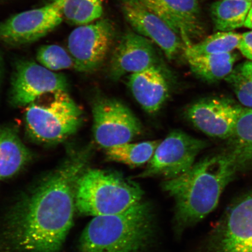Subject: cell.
Returning <instances> with one entry per match:
<instances>
[{"instance_id": "obj_17", "label": "cell", "mask_w": 252, "mask_h": 252, "mask_svg": "<svg viewBox=\"0 0 252 252\" xmlns=\"http://www.w3.org/2000/svg\"><path fill=\"white\" fill-rule=\"evenodd\" d=\"M32 154L14 128L0 126V179L12 177L30 162Z\"/></svg>"}, {"instance_id": "obj_27", "label": "cell", "mask_w": 252, "mask_h": 252, "mask_svg": "<svg viewBox=\"0 0 252 252\" xmlns=\"http://www.w3.org/2000/svg\"><path fill=\"white\" fill-rule=\"evenodd\" d=\"M244 27L250 28L252 30V7L248 15L247 20L245 21Z\"/></svg>"}, {"instance_id": "obj_21", "label": "cell", "mask_w": 252, "mask_h": 252, "mask_svg": "<svg viewBox=\"0 0 252 252\" xmlns=\"http://www.w3.org/2000/svg\"><path fill=\"white\" fill-rule=\"evenodd\" d=\"M231 140L232 151L239 166L252 163V109L244 108L238 119Z\"/></svg>"}, {"instance_id": "obj_11", "label": "cell", "mask_w": 252, "mask_h": 252, "mask_svg": "<svg viewBox=\"0 0 252 252\" xmlns=\"http://www.w3.org/2000/svg\"><path fill=\"white\" fill-rule=\"evenodd\" d=\"M68 86L64 74L30 60H19L12 74L9 102L16 108L27 107L43 94L67 91Z\"/></svg>"}, {"instance_id": "obj_3", "label": "cell", "mask_w": 252, "mask_h": 252, "mask_svg": "<svg viewBox=\"0 0 252 252\" xmlns=\"http://www.w3.org/2000/svg\"><path fill=\"white\" fill-rule=\"evenodd\" d=\"M154 234L152 209L142 201L124 212L94 217L82 234L80 252H145Z\"/></svg>"}, {"instance_id": "obj_14", "label": "cell", "mask_w": 252, "mask_h": 252, "mask_svg": "<svg viewBox=\"0 0 252 252\" xmlns=\"http://www.w3.org/2000/svg\"><path fill=\"white\" fill-rule=\"evenodd\" d=\"M180 37L184 47L203 35L198 0H141Z\"/></svg>"}, {"instance_id": "obj_26", "label": "cell", "mask_w": 252, "mask_h": 252, "mask_svg": "<svg viewBox=\"0 0 252 252\" xmlns=\"http://www.w3.org/2000/svg\"><path fill=\"white\" fill-rule=\"evenodd\" d=\"M239 49L242 55L252 61V30L242 34Z\"/></svg>"}, {"instance_id": "obj_6", "label": "cell", "mask_w": 252, "mask_h": 252, "mask_svg": "<svg viewBox=\"0 0 252 252\" xmlns=\"http://www.w3.org/2000/svg\"><path fill=\"white\" fill-rule=\"evenodd\" d=\"M202 252H252V192L230 205Z\"/></svg>"}, {"instance_id": "obj_29", "label": "cell", "mask_w": 252, "mask_h": 252, "mask_svg": "<svg viewBox=\"0 0 252 252\" xmlns=\"http://www.w3.org/2000/svg\"><path fill=\"white\" fill-rule=\"evenodd\" d=\"M247 1H252V0H247Z\"/></svg>"}, {"instance_id": "obj_4", "label": "cell", "mask_w": 252, "mask_h": 252, "mask_svg": "<svg viewBox=\"0 0 252 252\" xmlns=\"http://www.w3.org/2000/svg\"><path fill=\"white\" fill-rule=\"evenodd\" d=\"M143 194L139 185L121 173L87 169L77 182L75 207L94 217L113 215L141 203Z\"/></svg>"}, {"instance_id": "obj_15", "label": "cell", "mask_w": 252, "mask_h": 252, "mask_svg": "<svg viewBox=\"0 0 252 252\" xmlns=\"http://www.w3.org/2000/svg\"><path fill=\"white\" fill-rule=\"evenodd\" d=\"M158 57L154 43L135 32L126 33L119 41L112 55L110 75L118 80L125 75L158 67Z\"/></svg>"}, {"instance_id": "obj_10", "label": "cell", "mask_w": 252, "mask_h": 252, "mask_svg": "<svg viewBox=\"0 0 252 252\" xmlns=\"http://www.w3.org/2000/svg\"><path fill=\"white\" fill-rule=\"evenodd\" d=\"M115 34L114 26L108 19H99L75 28L67 39L74 68L80 72H90L101 67L111 49Z\"/></svg>"}, {"instance_id": "obj_7", "label": "cell", "mask_w": 252, "mask_h": 252, "mask_svg": "<svg viewBox=\"0 0 252 252\" xmlns=\"http://www.w3.org/2000/svg\"><path fill=\"white\" fill-rule=\"evenodd\" d=\"M92 109L94 141L104 150L130 143L143 131L139 120L118 100L98 97Z\"/></svg>"}, {"instance_id": "obj_9", "label": "cell", "mask_w": 252, "mask_h": 252, "mask_svg": "<svg viewBox=\"0 0 252 252\" xmlns=\"http://www.w3.org/2000/svg\"><path fill=\"white\" fill-rule=\"evenodd\" d=\"M206 141L191 136L184 131H172L160 141L141 178L162 176L166 179L177 177L190 169Z\"/></svg>"}, {"instance_id": "obj_28", "label": "cell", "mask_w": 252, "mask_h": 252, "mask_svg": "<svg viewBox=\"0 0 252 252\" xmlns=\"http://www.w3.org/2000/svg\"><path fill=\"white\" fill-rule=\"evenodd\" d=\"M3 72H4V59H3L2 55L0 52V85L1 83Z\"/></svg>"}, {"instance_id": "obj_8", "label": "cell", "mask_w": 252, "mask_h": 252, "mask_svg": "<svg viewBox=\"0 0 252 252\" xmlns=\"http://www.w3.org/2000/svg\"><path fill=\"white\" fill-rule=\"evenodd\" d=\"M64 20L61 4L49 0L39 8L11 16L0 23V41L5 45L19 47L43 38Z\"/></svg>"}, {"instance_id": "obj_18", "label": "cell", "mask_w": 252, "mask_h": 252, "mask_svg": "<svg viewBox=\"0 0 252 252\" xmlns=\"http://www.w3.org/2000/svg\"><path fill=\"white\" fill-rule=\"evenodd\" d=\"M184 56L191 70L209 82L225 80L234 70L237 59V55L232 53L204 55L184 53Z\"/></svg>"}, {"instance_id": "obj_12", "label": "cell", "mask_w": 252, "mask_h": 252, "mask_svg": "<svg viewBox=\"0 0 252 252\" xmlns=\"http://www.w3.org/2000/svg\"><path fill=\"white\" fill-rule=\"evenodd\" d=\"M243 109L228 99L211 97L192 104L187 116L194 127L209 136L229 139Z\"/></svg>"}, {"instance_id": "obj_13", "label": "cell", "mask_w": 252, "mask_h": 252, "mask_svg": "<svg viewBox=\"0 0 252 252\" xmlns=\"http://www.w3.org/2000/svg\"><path fill=\"white\" fill-rule=\"evenodd\" d=\"M120 2L123 14L133 30L155 43L167 58L174 59L184 48L180 37L141 0H120Z\"/></svg>"}, {"instance_id": "obj_1", "label": "cell", "mask_w": 252, "mask_h": 252, "mask_svg": "<svg viewBox=\"0 0 252 252\" xmlns=\"http://www.w3.org/2000/svg\"><path fill=\"white\" fill-rule=\"evenodd\" d=\"M91 149L70 151L16 204L0 232V252H59L73 223L77 182L87 169Z\"/></svg>"}, {"instance_id": "obj_19", "label": "cell", "mask_w": 252, "mask_h": 252, "mask_svg": "<svg viewBox=\"0 0 252 252\" xmlns=\"http://www.w3.org/2000/svg\"><path fill=\"white\" fill-rule=\"evenodd\" d=\"M252 1L247 0H218L210 8L216 30L232 32L244 26Z\"/></svg>"}, {"instance_id": "obj_16", "label": "cell", "mask_w": 252, "mask_h": 252, "mask_svg": "<svg viewBox=\"0 0 252 252\" xmlns=\"http://www.w3.org/2000/svg\"><path fill=\"white\" fill-rule=\"evenodd\" d=\"M128 85L135 100L150 113L158 111L168 96V82L158 67L131 74Z\"/></svg>"}, {"instance_id": "obj_24", "label": "cell", "mask_w": 252, "mask_h": 252, "mask_svg": "<svg viewBox=\"0 0 252 252\" xmlns=\"http://www.w3.org/2000/svg\"><path fill=\"white\" fill-rule=\"evenodd\" d=\"M225 80L244 108L252 109V61L236 66Z\"/></svg>"}, {"instance_id": "obj_20", "label": "cell", "mask_w": 252, "mask_h": 252, "mask_svg": "<svg viewBox=\"0 0 252 252\" xmlns=\"http://www.w3.org/2000/svg\"><path fill=\"white\" fill-rule=\"evenodd\" d=\"M161 140L128 143L110 148L105 150L109 160L124 163L134 168L149 163Z\"/></svg>"}, {"instance_id": "obj_2", "label": "cell", "mask_w": 252, "mask_h": 252, "mask_svg": "<svg viewBox=\"0 0 252 252\" xmlns=\"http://www.w3.org/2000/svg\"><path fill=\"white\" fill-rule=\"evenodd\" d=\"M239 167L231 154H217L205 158L187 172L163 182V190L175 200L177 232L196 224L216 209Z\"/></svg>"}, {"instance_id": "obj_5", "label": "cell", "mask_w": 252, "mask_h": 252, "mask_svg": "<svg viewBox=\"0 0 252 252\" xmlns=\"http://www.w3.org/2000/svg\"><path fill=\"white\" fill-rule=\"evenodd\" d=\"M26 108L25 130L36 143H62L76 133L83 124V110L67 91L43 94Z\"/></svg>"}, {"instance_id": "obj_22", "label": "cell", "mask_w": 252, "mask_h": 252, "mask_svg": "<svg viewBox=\"0 0 252 252\" xmlns=\"http://www.w3.org/2000/svg\"><path fill=\"white\" fill-rule=\"evenodd\" d=\"M64 19L72 25H86L102 17L105 0H57Z\"/></svg>"}, {"instance_id": "obj_23", "label": "cell", "mask_w": 252, "mask_h": 252, "mask_svg": "<svg viewBox=\"0 0 252 252\" xmlns=\"http://www.w3.org/2000/svg\"><path fill=\"white\" fill-rule=\"evenodd\" d=\"M242 34L233 32H219L198 43L183 48L184 53L193 55L222 54L239 49Z\"/></svg>"}, {"instance_id": "obj_25", "label": "cell", "mask_w": 252, "mask_h": 252, "mask_svg": "<svg viewBox=\"0 0 252 252\" xmlns=\"http://www.w3.org/2000/svg\"><path fill=\"white\" fill-rule=\"evenodd\" d=\"M36 60L40 65L52 71L74 68L73 60L68 50L59 45L41 46L37 49Z\"/></svg>"}]
</instances>
